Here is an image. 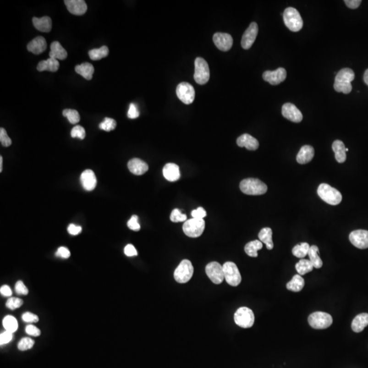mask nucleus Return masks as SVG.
Here are the masks:
<instances>
[{
  "mask_svg": "<svg viewBox=\"0 0 368 368\" xmlns=\"http://www.w3.org/2000/svg\"><path fill=\"white\" fill-rule=\"evenodd\" d=\"M308 342V332L305 328L288 327L275 334L276 350L284 356L295 357L304 351Z\"/></svg>",
  "mask_w": 368,
  "mask_h": 368,
  "instance_id": "nucleus-1",
  "label": "nucleus"
},
{
  "mask_svg": "<svg viewBox=\"0 0 368 368\" xmlns=\"http://www.w3.org/2000/svg\"><path fill=\"white\" fill-rule=\"evenodd\" d=\"M292 106L290 118L295 125L307 127L313 122L315 116L314 102L310 92L305 87H296L292 89Z\"/></svg>",
  "mask_w": 368,
  "mask_h": 368,
  "instance_id": "nucleus-2",
  "label": "nucleus"
},
{
  "mask_svg": "<svg viewBox=\"0 0 368 368\" xmlns=\"http://www.w3.org/2000/svg\"><path fill=\"white\" fill-rule=\"evenodd\" d=\"M267 148L278 157L290 154L292 148V135L290 129L279 123H273L267 127L264 133Z\"/></svg>",
  "mask_w": 368,
  "mask_h": 368,
  "instance_id": "nucleus-3",
  "label": "nucleus"
},
{
  "mask_svg": "<svg viewBox=\"0 0 368 368\" xmlns=\"http://www.w3.org/2000/svg\"><path fill=\"white\" fill-rule=\"evenodd\" d=\"M322 68L334 77H341L346 74L350 66L348 54L340 49L326 48L319 54Z\"/></svg>",
  "mask_w": 368,
  "mask_h": 368,
  "instance_id": "nucleus-4",
  "label": "nucleus"
},
{
  "mask_svg": "<svg viewBox=\"0 0 368 368\" xmlns=\"http://www.w3.org/2000/svg\"><path fill=\"white\" fill-rule=\"evenodd\" d=\"M100 14L108 22L124 23L130 18L131 8L125 0H97Z\"/></svg>",
  "mask_w": 368,
  "mask_h": 368,
  "instance_id": "nucleus-5",
  "label": "nucleus"
},
{
  "mask_svg": "<svg viewBox=\"0 0 368 368\" xmlns=\"http://www.w3.org/2000/svg\"><path fill=\"white\" fill-rule=\"evenodd\" d=\"M121 275L128 286H137L143 282L146 269L138 255L131 254L125 257L121 263Z\"/></svg>",
  "mask_w": 368,
  "mask_h": 368,
  "instance_id": "nucleus-6",
  "label": "nucleus"
},
{
  "mask_svg": "<svg viewBox=\"0 0 368 368\" xmlns=\"http://www.w3.org/2000/svg\"><path fill=\"white\" fill-rule=\"evenodd\" d=\"M192 254L200 262L213 263L223 254L222 246L209 238H200L192 244Z\"/></svg>",
  "mask_w": 368,
  "mask_h": 368,
  "instance_id": "nucleus-7",
  "label": "nucleus"
},
{
  "mask_svg": "<svg viewBox=\"0 0 368 368\" xmlns=\"http://www.w3.org/2000/svg\"><path fill=\"white\" fill-rule=\"evenodd\" d=\"M41 75L52 82L64 80L71 72L70 62L64 54H56L45 62L41 69Z\"/></svg>",
  "mask_w": 368,
  "mask_h": 368,
  "instance_id": "nucleus-8",
  "label": "nucleus"
},
{
  "mask_svg": "<svg viewBox=\"0 0 368 368\" xmlns=\"http://www.w3.org/2000/svg\"><path fill=\"white\" fill-rule=\"evenodd\" d=\"M244 263L253 273H264L271 267L268 249L261 244H252L244 252Z\"/></svg>",
  "mask_w": 368,
  "mask_h": 368,
  "instance_id": "nucleus-9",
  "label": "nucleus"
},
{
  "mask_svg": "<svg viewBox=\"0 0 368 368\" xmlns=\"http://www.w3.org/2000/svg\"><path fill=\"white\" fill-rule=\"evenodd\" d=\"M48 33L52 43L62 48H74L78 43V30L74 25L50 26Z\"/></svg>",
  "mask_w": 368,
  "mask_h": 368,
  "instance_id": "nucleus-10",
  "label": "nucleus"
},
{
  "mask_svg": "<svg viewBox=\"0 0 368 368\" xmlns=\"http://www.w3.org/2000/svg\"><path fill=\"white\" fill-rule=\"evenodd\" d=\"M102 84L100 77L92 69L87 62H81L76 67V77L74 79V85L79 89L95 91Z\"/></svg>",
  "mask_w": 368,
  "mask_h": 368,
  "instance_id": "nucleus-11",
  "label": "nucleus"
},
{
  "mask_svg": "<svg viewBox=\"0 0 368 368\" xmlns=\"http://www.w3.org/2000/svg\"><path fill=\"white\" fill-rule=\"evenodd\" d=\"M89 100V94L87 91L74 87L70 91L60 92L56 98V104L58 108L64 106H74V108H84Z\"/></svg>",
  "mask_w": 368,
  "mask_h": 368,
  "instance_id": "nucleus-12",
  "label": "nucleus"
},
{
  "mask_svg": "<svg viewBox=\"0 0 368 368\" xmlns=\"http://www.w3.org/2000/svg\"><path fill=\"white\" fill-rule=\"evenodd\" d=\"M113 106L115 110L124 115L130 120H137L139 116L141 102L135 94L127 93L120 97H116L113 100Z\"/></svg>",
  "mask_w": 368,
  "mask_h": 368,
  "instance_id": "nucleus-13",
  "label": "nucleus"
},
{
  "mask_svg": "<svg viewBox=\"0 0 368 368\" xmlns=\"http://www.w3.org/2000/svg\"><path fill=\"white\" fill-rule=\"evenodd\" d=\"M162 71L154 69L148 73H140L133 77V84L135 89L140 91H150L154 87H159L163 82Z\"/></svg>",
  "mask_w": 368,
  "mask_h": 368,
  "instance_id": "nucleus-14",
  "label": "nucleus"
},
{
  "mask_svg": "<svg viewBox=\"0 0 368 368\" xmlns=\"http://www.w3.org/2000/svg\"><path fill=\"white\" fill-rule=\"evenodd\" d=\"M94 173L100 176L102 181L108 186H114L120 183V173L118 168L111 164H97L94 166Z\"/></svg>",
  "mask_w": 368,
  "mask_h": 368,
  "instance_id": "nucleus-15",
  "label": "nucleus"
},
{
  "mask_svg": "<svg viewBox=\"0 0 368 368\" xmlns=\"http://www.w3.org/2000/svg\"><path fill=\"white\" fill-rule=\"evenodd\" d=\"M174 188L175 183L172 179H168V177L158 176L157 177V181L150 184V187H148V192H150V194H154V196L165 198V196L172 194V192H174Z\"/></svg>",
  "mask_w": 368,
  "mask_h": 368,
  "instance_id": "nucleus-16",
  "label": "nucleus"
},
{
  "mask_svg": "<svg viewBox=\"0 0 368 368\" xmlns=\"http://www.w3.org/2000/svg\"><path fill=\"white\" fill-rule=\"evenodd\" d=\"M255 328L259 334H277L280 330V323L278 321H273L271 315L267 313H262L257 319Z\"/></svg>",
  "mask_w": 368,
  "mask_h": 368,
  "instance_id": "nucleus-17",
  "label": "nucleus"
},
{
  "mask_svg": "<svg viewBox=\"0 0 368 368\" xmlns=\"http://www.w3.org/2000/svg\"><path fill=\"white\" fill-rule=\"evenodd\" d=\"M128 194L121 188H114L106 196V205L108 207H117L124 210L128 207Z\"/></svg>",
  "mask_w": 368,
  "mask_h": 368,
  "instance_id": "nucleus-18",
  "label": "nucleus"
},
{
  "mask_svg": "<svg viewBox=\"0 0 368 368\" xmlns=\"http://www.w3.org/2000/svg\"><path fill=\"white\" fill-rule=\"evenodd\" d=\"M0 212H1V216L8 221L14 220L18 216V210L12 204L10 196L4 192L0 194Z\"/></svg>",
  "mask_w": 368,
  "mask_h": 368,
  "instance_id": "nucleus-19",
  "label": "nucleus"
},
{
  "mask_svg": "<svg viewBox=\"0 0 368 368\" xmlns=\"http://www.w3.org/2000/svg\"><path fill=\"white\" fill-rule=\"evenodd\" d=\"M192 340L194 344L200 347H208L211 344V338L208 334V326L204 322H200L196 327L192 330Z\"/></svg>",
  "mask_w": 368,
  "mask_h": 368,
  "instance_id": "nucleus-20",
  "label": "nucleus"
},
{
  "mask_svg": "<svg viewBox=\"0 0 368 368\" xmlns=\"http://www.w3.org/2000/svg\"><path fill=\"white\" fill-rule=\"evenodd\" d=\"M210 173L208 164L202 154H196L192 167V175L194 179H204Z\"/></svg>",
  "mask_w": 368,
  "mask_h": 368,
  "instance_id": "nucleus-21",
  "label": "nucleus"
},
{
  "mask_svg": "<svg viewBox=\"0 0 368 368\" xmlns=\"http://www.w3.org/2000/svg\"><path fill=\"white\" fill-rule=\"evenodd\" d=\"M286 321L290 327L295 328H305L310 323L308 315L302 310L297 311L295 314L290 315Z\"/></svg>",
  "mask_w": 368,
  "mask_h": 368,
  "instance_id": "nucleus-22",
  "label": "nucleus"
},
{
  "mask_svg": "<svg viewBox=\"0 0 368 368\" xmlns=\"http://www.w3.org/2000/svg\"><path fill=\"white\" fill-rule=\"evenodd\" d=\"M102 347L106 352L116 353L123 347L122 340L115 338L111 336H106L102 341Z\"/></svg>",
  "mask_w": 368,
  "mask_h": 368,
  "instance_id": "nucleus-23",
  "label": "nucleus"
},
{
  "mask_svg": "<svg viewBox=\"0 0 368 368\" xmlns=\"http://www.w3.org/2000/svg\"><path fill=\"white\" fill-rule=\"evenodd\" d=\"M355 216L358 220L368 221V200L359 205L355 210Z\"/></svg>",
  "mask_w": 368,
  "mask_h": 368,
  "instance_id": "nucleus-24",
  "label": "nucleus"
},
{
  "mask_svg": "<svg viewBox=\"0 0 368 368\" xmlns=\"http://www.w3.org/2000/svg\"><path fill=\"white\" fill-rule=\"evenodd\" d=\"M359 281H360L361 286H363L365 290H368V268L361 273L360 277H359Z\"/></svg>",
  "mask_w": 368,
  "mask_h": 368,
  "instance_id": "nucleus-25",
  "label": "nucleus"
},
{
  "mask_svg": "<svg viewBox=\"0 0 368 368\" xmlns=\"http://www.w3.org/2000/svg\"><path fill=\"white\" fill-rule=\"evenodd\" d=\"M361 65H363V72L368 74V47L365 50V54H363V64Z\"/></svg>",
  "mask_w": 368,
  "mask_h": 368,
  "instance_id": "nucleus-26",
  "label": "nucleus"
},
{
  "mask_svg": "<svg viewBox=\"0 0 368 368\" xmlns=\"http://www.w3.org/2000/svg\"><path fill=\"white\" fill-rule=\"evenodd\" d=\"M4 236L3 234L0 235V258L3 257Z\"/></svg>",
  "mask_w": 368,
  "mask_h": 368,
  "instance_id": "nucleus-27",
  "label": "nucleus"
},
{
  "mask_svg": "<svg viewBox=\"0 0 368 368\" xmlns=\"http://www.w3.org/2000/svg\"><path fill=\"white\" fill-rule=\"evenodd\" d=\"M190 368H200V367H192Z\"/></svg>",
  "mask_w": 368,
  "mask_h": 368,
  "instance_id": "nucleus-28",
  "label": "nucleus"
}]
</instances>
